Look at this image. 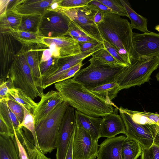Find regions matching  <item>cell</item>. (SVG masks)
<instances>
[{
    "label": "cell",
    "mask_w": 159,
    "mask_h": 159,
    "mask_svg": "<svg viewBox=\"0 0 159 159\" xmlns=\"http://www.w3.org/2000/svg\"><path fill=\"white\" fill-rule=\"evenodd\" d=\"M64 101L77 111L95 117H103L113 113L114 109L86 92L81 84L70 78L54 84Z\"/></svg>",
    "instance_id": "6da1fadb"
},
{
    "label": "cell",
    "mask_w": 159,
    "mask_h": 159,
    "mask_svg": "<svg viewBox=\"0 0 159 159\" xmlns=\"http://www.w3.org/2000/svg\"><path fill=\"white\" fill-rule=\"evenodd\" d=\"M97 26L103 40L113 46L130 65L133 33L130 23L119 15L109 13L104 14L102 20Z\"/></svg>",
    "instance_id": "7a4b0ae2"
},
{
    "label": "cell",
    "mask_w": 159,
    "mask_h": 159,
    "mask_svg": "<svg viewBox=\"0 0 159 159\" xmlns=\"http://www.w3.org/2000/svg\"><path fill=\"white\" fill-rule=\"evenodd\" d=\"M69 106L64 101L35 124V131L41 151L50 153L57 148V135L60 125Z\"/></svg>",
    "instance_id": "3957f363"
},
{
    "label": "cell",
    "mask_w": 159,
    "mask_h": 159,
    "mask_svg": "<svg viewBox=\"0 0 159 159\" xmlns=\"http://www.w3.org/2000/svg\"><path fill=\"white\" fill-rule=\"evenodd\" d=\"M130 62L115 78L121 90L149 81L152 73L159 66V57L133 59Z\"/></svg>",
    "instance_id": "277c9868"
},
{
    "label": "cell",
    "mask_w": 159,
    "mask_h": 159,
    "mask_svg": "<svg viewBox=\"0 0 159 159\" xmlns=\"http://www.w3.org/2000/svg\"><path fill=\"white\" fill-rule=\"evenodd\" d=\"M90 65L80 69L72 78L85 88H93L115 81V78L125 66L109 65L92 56Z\"/></svg>",
    "instance_id": "5b68a950"
},
{
    "label": "cell",
    "mask_w": 159,
    "mask_h": 159,
    "mask_svg": "<svg viewBox=\"0 0 159 159\" xmlns=\"http://www.w3.org/2000/svg\"><path fill=\"white\" fill-rule=\"evenodd\" d=\"M9 75L15 88L21 89L33 99L38 97L41 98L42 97L28 62L25 46H22L15 56L11 65Z\"/></svg>",
    "instance_id": "8992f818"
},
{
    "label": "cell",
    "mask_w": 159,
    "mask_h": 159,
    "mask_svg": "<svg viewBox=\"0 0 159 159\" xmlns=\"http://www.w3.org/2000/svg\"><path fill=\"white\" fill-rule=\"evenodd\" d=\"M120 115L124 123L127 137L138 142L143 150L153 145L159 147V127L156 124L140 125L135 123L120 107Z\"/></svg>",
    "instance_id": "52a82bcc"
},
{
    "label": "cell",
    "mask_w": 159,
    "mask_h": 159,
    "mask_svg": "<svg viewBox=\"0 0 159 159\" xmlns=\"http://www.w3.org/2000/svg\"><path fill=\"white\" fill-rule=\"evenodd\" d=\"M70 21L59 9H48L42 17L39 33L48 38L68 36Z\"/></svg>",
    "instance_id": "ba28073f"
},
{
    "label": "cell",
    "mask_w": 159,
    "mask_h": 159,
    "mask_svg": "<svg viewBox=\"0 0 159 159\" xmlns=\"http://www.w3.org/2000/svg\"><path fill=\"white\" fill-rule=\"evenodd\" d=\"M57 9L65 14L90 37L103 43V40L94 21L97 10L88 5L71 9Z\"/></svg>",
    "instance_id": "9c48e42d"
},
{
    "label": "cell",
    "mask_w": 159,
    "mask_h": 159,
    "mask_svg": "<svg viewBox=\"0 0 159 159\" xmlns=\"http://www.w3.org/2000/svg\"><path fill=\"white\" fill-rule=\"evenodd\" d=\"M159 57V33L149 31L142 34L133 32L131 60Z\"/></svg>",
    "instance_id": "30bf717a"
},
{
    "label": "cell",
    "mask_w": 159,
    "mask_h": 159,
    "mask_svg": "<svg viewBox=\"0 0 159 159\" xmlns=\"http://www.w3.org/2000/svg\"><path fill=\"white\" fill-rule=\"evenodd\" d=\"M76 126L74 108L69 106L61 121L57 135L56 159H65Z\"/></svg>",
    "instance_id": "8fae6325"
},
{
    "label": "cell",
    "mask_w": 159,
    "mask_h": 159,
    "mask_svg": "<svg viewBox=\"0 0 159 159\" xmlns=\"http://www.w3.org/2000/svg\"><path fill=\"white\" fill-rule=\"evenodd\" d=\"M98 147V140L76 126L73 143V159H94L97 156Z\"/></svg>",
    "instance_id": "7c38bea8"
},
{
    "label": "cell",
    "mask_w": 159,
    "mask_h": 159,
    "mask_svg": "<svg viewBox=\"0 0 159 159\" xmlns=\"http://www.w3.org/2000/svg\"><path fill=\"white\" fill-rule=\"evenodd\" d=\"M18 41L7 33H0V81H5L9 77V71L15 57L19 51Z\"/></svg>",
    "instance_id": "4fadbf2b"
},
{
    "label": "cell",
    "mask_w": 159,
    "mask_h": 159,
    "mask_svg": "<svg viewBox=\"0 0 159 159\" xmlns=\"http://www.w3.org/2000/svg\"><path fill=\"white\" fill-rule=\"evenodd\" d=\"M42 42L43 45L51 50L52 56L57 58L68 57L81 52L78 42L69 36L56 38L43 37Z\"/></svg>",
    "instance_id": "5bb4252c"
},
{
    "label": "cell",
    "mask_w": 159,
    "mask_h": 159,
    "mask_svg": "<svg viewBox=\"0 0 159 159\" xmlns=\"http://www.w3.org/2000/svg\"><path fill=\"white\" fill-rule=\"evenodd\" d=\"M104 48L102 43L93 48L84 52L71 56L59 58L58 65V68L57 71L50 76L43 79V87L45 89L57 81L61 75L64 71L83 61L97 51Z\"/></svg>",
    "instance_id": "9a60e30c"
},
{
    "label": "cell",
    "mask_w": 159,
    "mask_h": 159,
    "mask_svg": "<svg viewBox=\"0 0 159 159\" xmlns=\"http://www.w3.org/2000/svg\"><path fill=\"white\" fill-rule=\"evenodd\" d=\"M58 0H17L12 10L21 16H42L48 9H54Z\"/></svg>",
    "instance_id": "2e32d148"
},
{
    "label": "cell",
    "mask_w": 159,
    "mask_h": 159,
    "mask_svg": "<svg viewBox=\"0 0 159 159\" xmlns=\"http://www.w3.org/2000/svg\"><path fill=\"white\" fill-rule=\"evenodd\" d=\"M27 59L34 77L38 90L43 96L44 94L43 87V78L39 67L43 52L45 47L38 45L25 47Z\"/></svg>",
    "instance_id": "e0dca14e"
},
{
    "label": "cell",
    "mask_w": 159,
    "mask_h": 159,
    "mask_svg": "<svg viewBox=\"0 0 159 159\" xmlns=\"http://www.w3.org/2000/svg\"><path fill=\"white\" fill-rule=\"evenodd\" d=\"M118 108H116L113 113L102 117L100 127L101 137L109 138L120 134H125L124 123L120 116L117 114Z\"/></svg>",
    "instance_id": "ac0fdd59"
},
{
    "label": "cell",
    "mask_w": 159,
    "mask_h": 159,
    "mask_svg": "<svg viewBox=\"0 0 159 159\" xmlns=\"http://www.w3.org/2000/svg\"><path fill=\"white\" fill-rule=\"evenodd\" d=\"M126 136L121 135L107 138L99 145L98 159H122L121 149Z\"/></svg>",
    "instance_id": "d6986e66"
},
{
    "label": "cell",
    "mask_w": 159,
    "mask_h": 159,
    "mask_svg": "<svg viewBox=\"0 0 159 159\" xmlns=\"http://www.w3.org/2000/svg\"><path fill=\"white\" fill-rule=\"evenodd\" d=\"M63 101L57 91L51 90L44 94L33 114L35 124Z\"/></svg>",
    "instance_id": "ffe728a7"
},
{
    "label": "cell",
    "mask_w": 159,
    "mask_h": 159,
    "mask_svg": "<svg viewBox=\"0 0 159 159\" xmlns=\"http://www.w3.org/2000/svg\"><path fill=\"white\" fill-rule=\"evenodd\" d=\"M76 126L88 133L93 139L98 140L101 137V124L102 118L86 115L75 110Z\"/></svg>",
    "instance_id": "44dd1931"
},
{
    "label": "cell",
    "mask_w": 159,
    "mask_h": 159,
    "mask_svg": "<svg viewBox=\"0 0 159 159\" xmlns=\"http://www.w3.org/2000/svg\"><path fill=\"white\" fill-rule=\"evenodd\" d=\"M84 89L107 104L118 108L111 101L116 97L118 93L121 90L115 81L93 88H85L84 87Z\"/></svg>",
    "instance_id": "7402d4cb"
},
{
    "label": "cell",
    "mask_w": 159,
    "mask_h": 159,
    "mask_svg": "<svg viewBox=\"0 0 159 159\" xmlns=\"http://www.w3.org/2000/svg\"><path fill=\"white\" fill-rule=\"evenodd\" d=\"M5 33L10 34L25 47L38 45L46 47L42 44V39L43 36L39 33H34L19 30H12Z\"/></svg>",
    "instance_id": "603a6c76"
},
{
    "label": "cell",
    "mask_w": 159,
    "mask_h": 159,
    "mask_svg": "<svg viewBox=\"0 0 159 159\" xmlns=\"http://www.w3.org/2000/svg\"><path fill=\"white\" fill-rule=\"evenodd\" d=\"M124 7L128 17L131 21V25L132 29H136L144 33L149 31L147 28L148 19L136 12L132 7L128 0H120Z\"/></svg>",
    "instance_id": "cb8c5ba5"
},
{
    "label": "cell",
    "mask_w": 159,
    "mask_h": 159,
    "mask_svg": "<svg viewBox=\"0 0 159 159\" xmlns=\"http://www.w3.org/2000/svg\"><path fill=\"white\" fill-rule=\"evenodd\" d=\"M22 20V16L12 10L0 15V33L18 30Z\"/></svg>",
    "instance_id": "d4e9b609"
},
{
    "label": "cell",
    "mask_w": 159,
    "mask_h": 159,
    "mask_svg": "<svg viewBox=\"0 0 159 159\" xmlns=\"http://www.w3.org/2000/svg\"><path fill=\"white\" fill-rule=\"evenodd\" d=\"M8 98L23 105L33 114L37 107L38 103L20 89H10L8 93Z\"/></svg>",
    "instance_id": "484cf974"
},
{
    "label": "cell",
    "mask_w": 159,
    "mask_h": 159,
    "mask_svg": "<svg viewBox=\"0 0 159 159\" xmlns=\"http://www.w3.org/2000/svg\"><path fill=\"white\" fill-rule=\"evenodd\" d=\"M13 138L0 135V159H20Z\"/></svg>",
    "instance_id": "4316f807"
},
{
    "label": "cell",
    "mask_w": 159,
    "mask_h": 159,
    "mask_svg": "<svg viewBox=\"0 0 159 159\" xmlns=\"http://www.w3.org/2000/svg\"><path fill=\"white\" fill-rule=\"evenodd\" d=\"M15 131L26 149L29 159H51L39 150L29 139L22 128H19Z\"/></svg>",
    "instance_id": "83f0119b"
},
{
    "label": "cell",
    "mask_w": 159,
    "mask_h": 159,
    "mask_svg": "<svg viewBox=\"0 0 159 159\" xmlns=\"http://www.w3.org/2000/svg\"><path fill=\"white\" fill-rule=\"evenodd\" d=\"M142 150V147L138 142L126 137L122 147V159H137L141 156Z\"/></svg>",
    "instance_id": "f1b7e54d"
},
{
    "label": "cell",
    "mask_w": 159,
    "mask_h": 159,
    "mask_svg": "<svg viewBox=\"0 0 159 159\" xmlns=\"http://www.w3.org/2000/svg\"><path fill=\"white\" fill-rule=\"evenodd\" d=\"M0 118L10 129L12 134L19 128L20 123L14 113L8 107L6 100L0 101Z\"/></svg>",
    "instance_id": "f546056e"
},
{
    "label": "cell",
    "mask_w": 159,
    "mask_h": 159,
    "mask_svg": "<svg viewBox=\"0 0 159 159\" xmlns=\"http://www.w3.org/2000/svg\"><path fill=\"white\" fill-rule=\"evenodd\" d=\"M42 16L39 15L22 16L21 21L18 30L34 33H39Z\"/></svg>",
    "instance_id": "4dcf8cb0"
},
{
    "label": "cell",
    "mask_w": 159,
    "mask_h": 159,
    "mask_svg": "<svg viewBox=\"0 0 159 159\" xmlns=\"http://www.w3.org/2000/svg\"><path fill=\"white\" fill-rule=\"evenodd\" d=\"M21 105L24 110V115L22 123L20 125L19 128L24 127L30 132L33 138V144L39 150L41 151L37 139L35 131V122L34 115L23 105Z\"/></svg>",
    "instance_id": "1f68e13d"
},
{
    "label": "cell",
    "mask_w": 159,
    "mask_h": 159,
    "mask_svg": "<svg viewBox=\"0 0 159 159\" xmlns=\"http://www.w3.org/2000/svg\"><path fill=\"white\" fill-rule=\"evenodd\" d=\"M58 58L52 56L47 61L40 62V69L43 79L50 76L57 71L58 68Z\"/></svg>",
    "instance_id": "d6a6232c"
},
{
    "label": "cell",
    "mask_w": 159,
    "mask_h": 159,
    "mask_svg": "<svg viewBox=\"0 0 159 159\" xmlns=\"http://www.w3.org/2000/svg\"><path fill=\"white\" fill-rule=\"evenodd\" d=\"M109 8L112 13L120 16L128 17L125 10L120 0H97Z\"/></svg>",
    "instance_id": "836d02e7"
},
{
    "label": "cell",
    "mask_w": 159,
    "mask_h": 159,
    "mask_svg": "<svg viewBox=\"0 0 159 159\" xmlns=\"http://www.w3.org/2000/svg\"><path fill=\"white\" fill-rule=\"evenodd\" d=\"M92 56L102 62L109 65L122 66L116 61L105 48L95 52Z\"/></svg>",
    "instance_id": "e575fe53"
},
{
    "label": "cell",
    "mask_w": 159,
    "mask_h": 159,
    "mask_svg": "<svg viewBox=\"0 0 159 159\" xmlns=\"http://www.w3.org/2000/svg\"><path fill=\"white\" fill-rule=\"evenodd\" d=\"M92 0H59L57 8L71 9L87 5Z\"/></svg>",
    "instance_id": "d590c367"
},
{
    "label": "cell",
    "mask_w": 159,
    "mask_h": 159,
    "mask_svg": "<svg viewBox=\"0 0 159 159\" xmlns=\"http://www.w3.org/2000/svg\"><path fill=\"white\" fill-rule=\"evenodd\" d=\"M102 43L105 48L121 65L126 66L130 65L128 61L111 44L104 40Z\"/></svg>",
    "instance_id": "8d00e7d4"
},
{
    "label": "cell",
    "mask_w": 159,
    "mask_h": 159,
    "mask_svg": "<svg viewBox=\"0 0 159 159\" xmlns=\"http://www.w3.org/2000/svg\"><path fill=\"white\" fill-rule=\"evenodd\" d=\"M7 103L21 124L23 119L24 115V110L22 106L16 102L9 99L7 100Z\"/></svg>",
    "instance_id": "74e56055"
},
{
    "label": "cell",
    "mask_w": 159,
    "mask_h": 159,
    "mask_svg": "<svg viewBox=\"0 0 159 159\" xmlns=\"http://www.w3.org/2000/svg\"><path fill=\"white\" fill-rule=\"evenodd\" d=\"M0 101L7 100L8 99V93L9 90L15 88L12 80L9 77L6 81H0Z\"/></svg>",
    "instance_id": "f35d334b"
},
{
    "label": "cell",
    "mask_w": 159,
    "mask_h": 159,
    "mask_svg": "<svg viewBox=\"0 0 159 159\" xmlns=\"http://www.w3.org/2000/svg\"><path fill=\"white\" fill-rule=\"evenodd\" d=\"M81 61L63 72L60 75L57 82L61 81L73 77L84 65Z\"/></svg>",
    "instance_id": "ab89813d"
},
{
    "label": "cell",
    "mask_w": 159,
    "mask_h": 159,
    "mask_svg": "<svg viewBox=\"0 0 159 159\" xmlns=\"http://www.w3.org/2000/svg\"><path fill=\"white\" fill-rule=\"evenodd\" d=\"M140 156L141 159H159V147L154 145L143 149Z\"/></svg>",
    "instance_id": "60d3db41"
},
{
    "label": "cell",
    "mask_w": 159,
    "mask_h": 159,
    "mask_svg": "<svg viewBox=\"0 0 159 159\" xmlns=\"http://www.w3.org/2000/svg\"><path fill=\"white\" fill-rule=\"evenodd\" d=\"M13 139L16 146L20 159H29L27 152L17 136L15 130Z\"/></svg>",
    "instance_id": "b9f144b4"
},
{
    "label": "cell",
    "mask_w": 159,
    "mask_h": 159,
    "mask_svg": "<svg viewBox=\"0 0 159 159\" xmlns=\"http://www.w3.org/2000/svg\"><path fill=\"white\" fill-rule=\"evenodd\" d=\"M68 36H70L72 38L81 36H89L79 26L71 20L70 22Z\"/></svg>",
    "instance_id": "7bdbcfd3"
},
{
    "label": "cell",
    "mask_w": 159,
    "mask_h": 159,
    "mask_svg": "<svg viewBox=\"0 0 159 159\" xmlns=\"http://www.w3.org/2000/svg\"><path fill=\"white\" fill-rule=\"evenodd\" d=\"M97 11L102 12L104 14L113 13L112 11L102 3L97 0H92L87 5Z\"/></svg>",
    "instance_id": "ee69618b"
},
{
    "label": "cell",
    "mask_w": 159,
    "mask_h": 159,
    "mask_svg": "<svg viewBox=\"0 0 159 159\" xmlns=\"http://www.w3.org/2000/svg\"><path fill=\"white\" fill-rule=\"evenodd\" d=\"M17 0H0V15L6 11L12 10Z\"/></svg>",
    "instance_id": "f6af8a7d"
},
{
    "label": "cell",
    "mask_w": 159,
    "mask_h": 159,
    "mask_svg": "<svg viewBox=\"0 0 159 159\" xmlns=\"http://www.w3.org/2000/svg\"><path fill=\"white\" fill-rule=\"evenodd\" d=\"M78 43L80 47L81 52H84L93 48L102 43L95 40L90 42Z\"/></svg>",
    "instance_id": "bcb514c9"
},
{
    "label": "cell",
    "mask_w": 159,
    "mask_h": 159,
    "mask_svg": "<svg viewBox=\"0 0 159 159\" xmlns=\"http://www.w3.org/2000/svg\"><path fill=\"white\" fill-rule=\"evenodd\" d=\"M0 135L10 136L12 138L14 136V134L12 133L9 128L1 118H0Z\"/></svg>",
    "instance_id": "7dc6e473"
},
{
    "label": "cell",
    "mask_w": 159,
    "mask_h": 159,
    "mask_svg": "<svg viewBox=\"0 0 159 159\" xmlns=\"http://www.w3.org/2000/svg\"><path fill=\"white\" fill-rule=\"evenodd\" d=\"M148 118L154 122L159 127V114L148 112H142Z\"/></svg>",
    "instance_id": "c3c4849f"
},
{
    "label": "cell",
    "mask_w": 159,
    "mask_h": 159,
    "mask_svg": "<svg viewBox=\"0 0 159 159\" xmlns=\"http://www.w3.org/2000/svg\"><path fill=\"white\" fill-rule=\"evenodd\" d=\"M75 130V129L72 135L70 142L66 153L65 159H73V143Z\"/></svg>",
    "instance_id": "681fc988"
},
{
    "label": "cell",
    "mask_w": 159,
    "mask_h": 159,
    "mask_svg": "<svg viewBox=\"0 0 159 159\" xmlns=\"http://www.w3.org/2000/svg\"><path fill=\"white\" fill-rule=\"evenodd\" d=\"M52 56V54L51 49L48 48H45L43 51L40 62L47 61Z\"/></svg>",
    "instance_id": "f907efd6"
},
{
    "label": "cell",
    "mask_w": 159,
    "mask_h": 159,
    "mask_svg": "<svg viewBox=\"0 0 159 159\" xmlns=\"http://www.w3.org/2000/svg\"><path fill=\"white\" fill-rule=\"evenodd\" d=\"M72 38L78 43L86 42L96 40L89 36H81L74 37Z\"/></svg>",
    "instance_id": "816d5d0a"
},
{
    "label": "cell",
    "mask_w": 159,
    "mask_h": 159,
    "mask_svg": "<svg viewBox=\"0 0 159 159\" xmlns=\"http://www.w3.org/2000/svg\"><path fill=\"white\" fill-rule=\"evenodd\" d=\"M104 13L100 11H97L94 17V21L97 26L102 20Z\"/></svg>",
    "instance_id": "f5cc1de1"
},
{
    "label": "cell",
    "mask_w": 159,
    "mask_h": 159,
    "mask_svg": "<svg viewBox=\"0 0 159 159\" xmlns=\"http://www.w3.org/2000/svg\"><path fill=\"white\" fill-rule=\"evenodd\" d=\"M154 29L159 32V25H156L154 28Z\"/></svg>",
    "instance_id": "db71d44e"
},
{
    "label": "cell",
    "mask_w": 159,
    "mask_h": 159,
    "mask_svg": "<svg viewBox=\"0 0 159 159\" xmlns=\"http://www.w3.org/2000/svg\"><path fill=\"white\" fill-rule=\"evenodd\" d=\"M155 77L157 80L159 81V72L157 73Z\"/></svg>",
    "instance_id": "11a10c76"
},
{
    "label": "cell",
    "mask_w": 159,
    "mask_h": 159,
    "mask_svg": "<svg viewBox=\"0 0 159 159\" xmlns=\"http://www.w3.org/2000/svg\"></svg>",
    "instance_id": "9f6ffc18"
}]
</instances>
